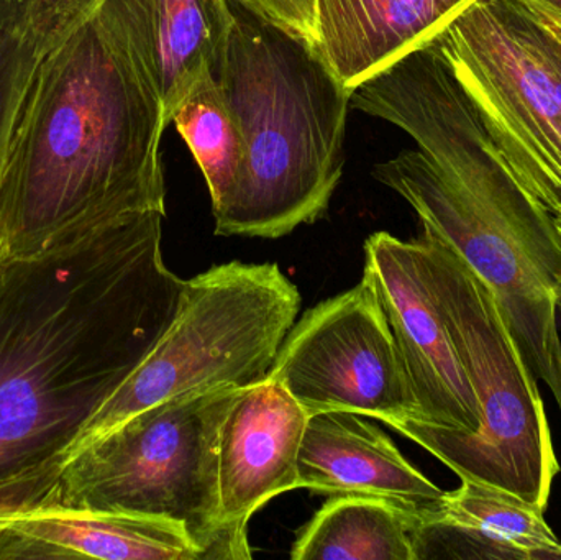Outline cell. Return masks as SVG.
<instances>
[{"instance_id":"cell-18","label":"cell","mask_w":561,"mask_h":560,"mask_svg":"<svg viewBox=\"0 0 561 560\" xmlns=\"http://www.w3.org/2000/svg\"><path fill=\"white\" fill-rule=\"evenodd\" d=\"M171 124L176 125L206 178L213 213L220 209L239 178L243 138L214 72L194 85Z\"/></svg>"},{"instance_id":"cell-1","label":"cell","mask_w":561,"mask_h":560,"mask_svg":"<svg viewBox=\"0 0 561 560\" xmlns=\"http://www.w3.org/2000/svg\"><path fill=\"white\" fill-rule=\"evenodd\" d=\"M164 216L0 255V515L51 493L79 431L173 321L184 279L164 263Z\"/></svg>"},{"instance_id":"cell-6","label":"cell","mask_w":561,"mask_h":560,"mask_svg":"<svg viewBox=\"0 0 561 560\" xmlns=\"http://www.w3.org/2000/svg\"><path fill=\"white\" fill-rule=\"evenodd\" d=\"M299 309V289L276 263H224L184 282L173 321L79 431L62 459L61 476L141 411L268 378Z\"/></svg>"},{"instance_id":"cell-23","label":"cell","mask_w":561,"mask_h":560,"mask_svg":"<svg viewBox=\"0 0 561 560\" xmlns=\"http://www.w3.org/2000/svg\"><path fill=\"white\" fill-rule=\"evenodd\" d=\"M3 533H5V525H3V518L0 516V539H2Z\"/></svg>"},{"instance_id":"cell-20","label":"cell","mask_w":561,"mask_h":560,"mask_svg":"<svg viewBox=\"0 0 561 560\" xmlns=\"http://www.w3.org/2000/svg\"><path fill=\"white\" fill-rule=\"evenodd\" d=\"M266 19L278 23L283 28L313 42L316 36V12L313 0H243Z\"/></svg>"},{"instance_id":"cell-21","label":"cell","mask_w":561,"mask_h":560,"mask_svg":"<svg viewBox=\"0 0 561 560\" xmlns=\"http://www.w3.org/2000/svg\"><path fill=\"white\" fill-rule=\"evenodd\" d=\"M524 5H526V3H524ZM526 7L534 13V16L542 23L543 28L549 33L550 39H552L553 45L557 46L561 55V22L550 16L549 13L542 12V10L533 9V7L529 5Z\"/></svg>"},{"instance_id":"cell-13","label":"cell","mask_w":561,"mask_h":560,"mask_svg":"<svg viewBox=\"0 0 561 560\" xmlns=\"http://www.w3.org/2000/svg\"><path fill=\"white\" fill-rule=\"evenodd\" d=\"M164 108L168 125L214 72L232 26L230 0H102Z\"/></svg>"},{"instance_id":"cell-16","label":"cell","mask_w":561,"mask_h":560,"mask_svg":"<svg viewBox=\"0 0 561 560\" xmlns=\"http://www.w3.org/2000/svg\"><path fill=\"white\" fill-rule=\"evenodd\" d=\"M414 560L561 559L543 510L486 483L461 479L440 512L412 529Z\"/></svg>"},{"instance_id":"cell-9","label":"cell","mask_w":561,"mask_h":560,"mask_svg":"<svg viewBox=\"0 0 561 560\" xmlns=\"http://www.w3.org/2000/svg\"><path fill=\"white\" fill-rule=\"evenodd\" d=\"M270 377L309 416L348 411L388 426L419 420L391 328L366 279L294 322Z\"/></svg>"},{"instance_id":"cell-17","label":"cell","mask_w":561,"mask_h":560,"mask_svg":"<svg viewBox=\"0 0 561 560\" xmlns=\"http://www.w3.org/2000/svg\"><path fill=\"white\" fill-rule=\"evenodd\" d=\"M414 516L376 496L332 495L304 526L293 560H414Z\"/></svg>"},{"instance_id":"cell-22","label":"cell","mask_w":561,"mask_h":560,"mask_svg":"<svg viewBox=\"0 0 561 560\" xmlns=\"http://www.w3.org/2000/svg\"><path fill=\"white\" fill-rule=\"evenodd\" d=\"M520 2L533 7V9L542 10L561 22V0H520Z\"/></svg>"},{"instance_id":"cell-25","label":"cell","mask_w":561,"mask_h":560,"mask_svg":"<svg viewBox=\"0 0 561 560\" xmlns=\"http://www.w3.org/2000/svg\"><path fill=\"white\" fill-rule=\"evenodd\" d=\"M557 224H559L560 232H561V216H560V217H557Z\"/></svg>"},{"instance_id":"cell-4","label":"cell","mask_w":561,"mask_h":560,"mask_svg":"<svg viewBox=\"0 0 561 560\" xmlns=\"http://www.w3.org/2000/svg\"><path fill=\"white\" fill-rule=\"evenodd\" d=\"M230 9L214 76L239 124L243 161L214 210L216 233L279 239L329 209L345 168L352 89L309 39L243 0Z\"/></svg>"},{"instance_id":"cell-24","label":"cell","mask_w":561,"mask_h":560,"mask_svg":"<svg viewBox=\"0 0 561 560\" xmlns=\"http://www.w3.org/2000/svg\"><path fill=\"white\" fill-rule=\"evenodd\" d=\"M5 249H7L5 243H3L2 240H0V255H2L3 250H5Z\"/></svg>"},{"instance_id":"cell-19","label":"cell","mask_w":561,"mask_h":560,"mask_svg":"<svg viewBox=\"0 0 561 560\" xmlns=\"http://www.w3.org/2000/svg\"><path fill=\"white\" fill-rule=\"evenodd\" d=\"M16 25L32 45L53 42L71 28L99 0H10Z\"/></svg>"},{"instance_id":"cell-15","label":"cell","mask_w":561,"mask_h":560,"mask_svg":"<svg viewBox=\"0 0 561 560\" xmlns=\"http://www.w3.org/2000/svg\"><path fill=\"white\" fill-rule=\"evenodd\" d=\"M473 0H313L312 46L350 89L427 45Z\"/></svg>"},{"instance_id":"cell-14","label":"cell","mask_w":561,"mask_h":560,"mask_svg":"<svg viewBox=\"0 0 561 560\" xmlns=\"http://www.w3.org/2000/svg\"><path fill=\"white\" fill-rule=\"evenodd\" d=\"M0 560H203L170 519L42 502L3 516Z\"/></svg>"},{"instance_id":"cell-3","label":"cell","mask_w":561,"mask_h":560,"mask_svg":"<svg viewBox=\"0 0 561 560\" xmlns=\"http://www.w3.org/2000/svg\"><path fill=\"white\" fill-rule=\"evenodd\" d=\"M167 127L102 0L53 42L30 43L0 158L7 250L131 214H167Z\"/></svg>"},{"instance_id":"cell-7","label":"cell","mask_w":561,"mask_h":560,"mask_svg":"<svg viewBox=\"0 0 561 560\" xmlns=\"http://www.w3.org/2000/svg\"><path fill=\"white\" fill-rule=\"evenodd\" d=\"M240 390L141 411L79 456L43 502L170 519L184 526L201 559L242 560L219 496L220 427Z\"/></svg>"},{"instance_id":"cell-11","label":"cell","mask_w":561,"mask_h":560,"mask_svg":"<svg viewBox=\"0 0 561 560\" xmlns=\"http://www.w3.org/2000/svg\"><path fill=\"white\" fill-rule=\"evenodd\" d=\"M307 421V411L272 377L242 388L224 420L220 516L242 559H252L250 518L270 500L299 489L297 460Z\"/></svg>"},{"instance_id":"cell-8","label":"cell","mask_w":561,"mask_h":560,"mask_svg":"<svg viewBox=\"0 0 561 560\" xmlns=\"http://www.w3.org/2000/svg\"><path fill=\"white\" fill-rule=\"evenodd\" d=\"M524 190L561 216V55L520 0H473L431 39Z\"/></svg>"},{"instance_id":"cell-10","label":"cell","mask_w":561,"mask_h":560,"mask_svg":"<svg viewBox=\"0 0 561 560\" xmlns=\"http://www.w3.org/2000/svg\"><path fill=\"white\" fill-rule=\"evenodd\" d=\"M381 302L417 401L419 420L470 436L480 408L435 302L421 240L376 232L365 242V272Z\"/></svg>"},{"instance_id":"cell-2","label":"cell","mask_w":561,"mask_h":560,"mask_svg":"<svg viewBox=\"0 0 561 560\" xmlns=\"http://www.w3.org/2000/svg\"><path fill=\"white\" fill-rule=\"evenodd\" d=\"M362 107L419 147L375 164L373 178L415 210L424 236L454 250L493 293L524 362L561 414L557 217L524 190L435 49H415L376 76Z\"/></svg>"},{"instance_id":"cell-5","label":"cell","mask_w":561,"mask_h":560,"mask_svg":"<svg viewBox=\"0 0 561 560\" xmlns=\"http://www.w3.org/2000/svg\"><path fill=\"white\" fill-rule=\"evenodd\" d=\"M428 282L480 408L470 436L421 421L391 424L460 479L506 490L546 512L560 462L537 378L493 293L434 237H419Z\"/></svg>"},{"instance_id":"cell-12","label":"cell","mask_w":561,"mask_h":560,"mask_svg":"<svg viewBox=\"0 0 561 560\" xmlns=\"http://www.w3.org/2000/svg\"><path fill=\"white\" fill-rule=\"evenodd\" d=\"M297 473L299 489L388 500L417 523L440 512L447 493L409 464L368 416L348 411L309 416Z\"/></svg>"}]
</instances>
